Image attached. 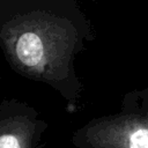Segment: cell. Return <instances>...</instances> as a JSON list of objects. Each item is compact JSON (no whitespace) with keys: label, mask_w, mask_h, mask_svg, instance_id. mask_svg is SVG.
Here are the masks:
<instances>
[{"label":"cell","mask_w":148,"mask_h":148,"mask_svg":"<svg viewBox=\"0 0 148 148\" xmlns=\"http://www.w3.org/2000/svg\"><path fill=\"white\" fill-rule=\"evenodd\" d=\"M94 39L76 0H0V49L9 67L72 104L83 88L75 59Z\"/></svg>","instance_id":"cell-1"},{"label":"cell","mask_w":148,"mask_h":148,"mask_svg":"<svg viewBox=\"0 0 148 148\" xmlns=\"http://www.w3.org/2000/svg\"><path fill=\"white\" fill-rule=\"evenodd\" d=\"M76 138L90 148H148V89L127 92L118 113L92 119Z\"/></svg>","instance_id":"cell-2"},{"label":"cell","mask_w":148,"mask_h":148,"mask_svg":"<svg viewBox=\"0 0 148 148\" xmlns=\"http://www.w3.org/2000/svg\"><path fill=\"white\" fill-rule=\"evenodd\" d=\"M45 127L37 112L18 101L0 102V148H28Z\"/></svg>","instance_id":"cell-3"}]
</instances>
